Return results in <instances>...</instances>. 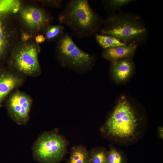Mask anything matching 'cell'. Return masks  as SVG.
Returning a JSON list of instances; mask_svg holds the SVG:
<instances>
[{
	"label": "cell",
	"instance_id": "1",
	"mask_svg": "<svg viewBox=\"0 0 163 163\" xmlns=\"http://www.w3.org/2000/svg\"><path fill=\"white\" fill-rule=\"evenodd\" d=\"M148 125L145 118L136 108L123 98L115 106L100 130L112 144L129 146L142 138Z\"/></svg>",
	"mask_w": 163,
	"mask_h": 163
},
{
	"label": "cell",
	"instance_id": "2",
	"mask_svg": "<svg viewBox=\"0 0 163 163\" xmlns=\"http://www.w3.org/2000/svg\"><path fill=\"white\" fill-rule=\"evenodd\" d=\"M102 25L101 34L113 37L126 45L138 46L147 37L148 30L142 19L133 14L112 13L102 21Z\"/></svg>",
	"mask_w": 163,
	"mask_h": 163
},
{
	"label": "cell",
	"instance_id": "3",
	"mask_svg": "<svg viewBox=\"0 0 163 163\" xmlns=\"http://www.w3.org/2000/svg\"><path fill=\"white\" fill-rule=\"evenodd\" d=\"M58 20L60 24L67 27L76 36L81 38L94 34L102 24L86 0L69 1Z\"/></svg>",
	"mask_w": 163,
	"mask_h": 163
},
{
	"label": "cell",
	"instance_id": "4",
	"mask_svg": "<svg viewBox=\"0 0 163 163\" xmlns=\"http://www.w3.org/2000/svg\"><path fill=\"white\" fill-rule=\"evenodd\" d=\"M55 54L61 66L80 73L89 72L95 62V56L79 48L67 33L59 39Z\"/></svg>",
	"mask_w": 163,
	"mask_h": 163
},
{
	"label": "cell",
	"instance_id": "5",
	"mask_svg": "<svg viewBox=\"0 0 163 163\" xmlns=\"http://www.w3.org/2000/svg\"><path fill=\"white\" fill-rule=\"evenodd\" d=\"M66 142L57 131L43 133L33 147L34 159L40 163H59L64 156Z\"/></svg>",
	"mask_w": 163,
	"mask_h": 163
},
{
	"label": "cell",
	"instance_id": "6",
	"mask_svg": "<svg viewBox=\"0 0 163 163\" xmlns=\"http://www.w3.org/2000/svg\"><path fill=\"white\" fill-rule=\"evenodd\" d=\"M39 49L34 43L22 42L14 49L10 60L18 72L27 75L40 74L41 69L38 58Z\"/></svg>",
	"mask_w": 163,
	"mask_h": 163
},
{
	"label": "cell",
	"instance_id": "7",
	"mask_svg": "<svg viewBox=\"0 0 163 163\" xmlns=\"http://www.w3.org/2000/svg\"><path fill=\"white\" fill-rule=\"evenodd\" d=\"M32 103L30 97L19 91L11 93L7 99L6 107L12 120L19 125H24L28 122Z\"/></svg>",
	"mask_w": 163,
	"mask_h": 163
},
{
	"label": "cell",
	"instance_id": "8",
	"mask_svg": "<svg viewBox=\"0 0 163 163\" xmlns=\"http://www.w3.org/2000/svg\"><path fill=\"white\" fill-rule=\"evenodd\" d=\"M22 22L31 32L39 31L50 25L51 18L44 10L33 6L22 8L20 12Z\"/></svg>",
	"mask_w": 163,
	"mask_h": 163
},
{
	"label": "cell",
	"instance_id": "9",
	"mask_svg": "<svg viewBox=\"0 0 163 163\" xmlns=\"http://www.w3.org/2000/svg\"><path fill=\"white\" fill-rule=\"evenodd\" d=\"M23 81V78L13 71L0 68V108L8 95Z\"/></svg>",
	"mask_w": 163,
	"mask_h": 163
},
{
	"label": "cell",
	"instance_id": "10",
	"mask_svg": "<svg viewBox=\"0 0 163 163\" xmlns=\"http://www.w3.org/2000/svg\"><path fill=\"white\" fill-rule=\"evenodd\" d=\"M111 63V73L116 82H123L131 74L134 66L133 62L129 58L123 59Z\"/></svg>",
	"mask_w": 163,
	"mask_h": 163
},
{
	"label": "cell",
	"instance_id": "11",
	"mask_svg": "<svg viewBox=\"0 0 163 163\" xmlns=\"http://www.w3.org/2000/svg\"><path fill=\"white\" fill-rule=\"evenodd\" d=\"M137 46L136 45H126L104 49L102 56L111 62L129 58L135 53Z\"/></svg>",
	"mask_w": 163,
	"mask_h": 163
},
{
	"label": "cell",
	"instance_id": "12",
	"mask_svg": "<svg viewBox=\"0 0 163 163\" xmlns=\"http://www.w3.org/2000/svg\"><path fill=\"white\" fill-rule=\"evenodd\" d=\"M4 22L0 17V60L5 55L13 43L16 35L14 29L7 30Z\"/></svg>",
	"mask_w": 163,
	"mask_h": 163
},
{
	"label": "cell",
	"instance_id": "13",
	"mask_svg": "<svg viewBox=\"0 0 163 163\" xmlns=\"http://www.w3.org/2000/svg\"><path fill=\"white\" fill-rule=\"evenodd\" d=\"M67 163H90L88 152L82 146L73 147Z\"/></svg>",
	"mask_w": 163,
	"mask_h": 163
},
{
	"label": "cell",
	"instance_id": "14",
	"mask_svg": "<svg viewBox=\"0 0 163 163\" xmlns=\"http://www.w3.org/2000/svg\"><path fill=\"white\" fill-rule=\"evenodd\" d=\"M106 163H127V159L123 151L111 144L107 152Z\"/></svg>",
	"mask_w": 163,
	"mask_h": 163
},
{
	"label": "cell",
	"instance_id": "15",
	"mask_svg": "<svg viewBox=\"0 0 163 163\" xmlns=\"http://www.w3.org/2000/svg\"><path fill=\"white\" fill-rule=\"evenodd\" d=\"M96 40L104 49L126 45L115 37L107 35L96 34Z\"/></svg>",
	"mask_w": 163,
	"mask_h": 163
},
{
	"label": "cell",
	"instance_id": "16",
	"mask_svg": "<svg viewBox=\"0 0 163 163\" xmlns=\"http://www.w3.org/2000/svg\"><path fill=\"white\" fill-rule=\"evenodd\" d=\"M43 30L45 39L51 41L60 38L64 34L65 27L61 24L49 25Z\"/></svg>",
	"mask_w": 163,
	"mask_h": 163
},
{
	"label": "cell",
	"instance_id": "17",
	"mask_svg": "<svg viewBox=\"0 0 163 163\" xmlns=\"http://www.w3.org/2000/svg\"><path fill=\"white\" fill-rule=\"evenodd\" d=\"M107 150L104 147H98L91 149L89 153L90 163H106Z\"/></svg>",
	"mask_w": 163,
	"mask_h": 163
},
{
	"label": "cell",
	"instance_id": "18",
	"mask_svg": "<svg viewBox=\"0 0 163 163\" xmlns=\"http://www.w3.org/2000/svg\"><path fill=\"white\" fill-rule=\"evenodd\" d=\"M133 0H108L103 1L106 10L113 12L120 9L124 5L133 2Z\"/></svg>",
	"mask_w": 163,
	"mask_h": 163
},
{
	"label": "cell",
	"instance_id": "19",
	"mask_svg": "<svg viewBox=\"0 0 163 163\" xmlns=\"http://www.w3.org/2000/svg\"><path fill=\"white\" fill-rule=\"evenodd\" d=\"M13 1H0V12L6 11L9 9Z\"/></svg>",
	"mask_w": 163,
	"mask_h": 163
},
{
	"label": "cell",
	"instance_id": "20",
	"mask_svg": "<svg viewBox=\"0 0 163 163\" xmlns=\"http://www.w3.org/2000/svg\"><path fill=\"white\" fill-rule=\"evenodd\" d=\"M62 1L61 0L46 1H44L45 4L49 5L59 8L60 7L62 4Z\"/></svg>",
	"mask_w": 163,
	"mask_h": 163
},
{
	"label": "cell",
	"instance_id": "21",
	"mask_svg": "<svg viewBox=\"0 0 163 163\" xmlns=\"http://www.w3.org/2000/svg\"><path fill=\"white\" fill-rule=\"evenodd\" d=\"M45 38L44 36L42 35H39L35 37V40L37 43H40L44 42Z\"/></svg>",
	"mask_w": 163,
	"mask_h": 163
},
{
	"label": "cell",
	"instance_id": "22",
	"mask_svg": "<svg viewBox=\"0 0 163 163\" xmlns=\"http://www.w3.org/2000/svg\"><path fill=\"white\" fill-rule=\"evenodd\" d=\"M31 35L28 33H24L22 34L21 37L22 42L27 41L30 37Z\"/></svg>",
	"mask_w": 163,
	"mask_h": 163
},
{
	"label": "cell",
	"instance_id": "23",
	"mask_svg": "<svg viewBox=\"0 0 163 163\" xmlns=\"http://www.w3.org/2000/svg\"><path fill=\"white\" fill-rule=\"evenodd\" d=\"M158 134V137L161 139L163 138V126H159L157 129Z\"/></svg>",
	"mask_w": 163,
	"mask_h": 163
}]
</instances>
